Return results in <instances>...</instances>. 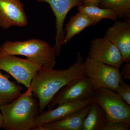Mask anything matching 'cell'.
<instances>
[{
	"label": "cell",
	"mask_w": 130,
	"mask_h": 130,
	"mask_svg": "<svg viewBox=\"0 0 130 130\" xmlns=\"http://www.w3.org/2000/svg\"><path fill=\"white\" fill-rule=\"evenodd\" d=\"M0 70V105L12 102L23 94V88L9 79Z\"/></svg>",
	"instance_id": "obj_15"
},
{
	"label": "cell",
	"mask_w": 130,
	"mask_h": 130,
	"mask_svg": "<svg viewBox=\"0 0 130 130\" xmlns=\"http://www.w3.org/2000/svg\"><path fill=\"white\" fill-rule=\"evenodd\" d=\"M88 56L119 68L124 63L118 48L104 37L96 38L91 41Z\"/></svg>",
	"instance_id": "obj_10"
},
{
	"label": "cell",
	"mask_w": 130,
	"mask_h": 130,
	"mask_svg": "<svg viewBox=\"0 0 130 130\" xmlns=\"http://www.w3.org/2000/svg\"><path fill=\"white\" fill-rule=\"evenodd\" d=\"M85 76L90 79L95 91L102 88L116 91L121 77L119 68L87 56L84 61Z\"/></svg>",
	"instance_id": "obj_4"
},
{
	"label": "cell",
	"mask_w": 130,
	"mask_h": 130,
	"mask_svg": "<svg viewBox=\"0 0 130 130\" xmlns=\"http://www.w3.org/2000/svg\"><path fill=\"white\" fill-rule=\"evenodd\" d=\"M38 2L48 3L55 17V42L53 47L56 56H59L64 36V22L70 10L84 3V0H38Z\"/></svg>",
	"instance_id": "obj_9"
},
{
	"label": "cell",
	"mask_w": 130,
	"mask_h": 130,
	"mask_svg": "<svg viewBox=\"0 0 130 130\" xmlns=\"http://www.w3.org/2000/svg\"><path fill=\"white\" fill-rule=\"evenodd\" d=\"M99 7L112 10L118 19H130V0H100Z\"/></svg>",
	"instance_id": "obj_18"
},
{
	"label": "cell",
	"mask_w": 130,
	"mask_h": 130,
	"mask_svg": "<svg viewBox=\"0 0 130 130\" xmlns=\"http://www.w3.org/2000/svg\"><path fill=\"white\" fill-rule=\"evenodd\" d=\"M95 90L88 77L72 80L59 91L48 106V109L65 103L75 102L87 100L94 96Z\"/></svg>",
	"instance_id": "obj_7"
},
{
	"label": "cell",
	"mask_w": 130,
	"mask_h": 130,
	"mask_svg": "<svg viewBox=\"0 0 130 130\" xmlns=\"http://www.w3.org/2000/svg\"><path fill=\"white\" fill-rule=\"evenodd\" d=\"M115 92L128 105L130 106V86L122 79L116 88Z\"/></svg>",
	"instance_id": "obj_19"
},
{
	"label": "cell",
	"mask_w": 130,
	"mask_h": 130,
	"mask_svg": "<svg viewBox=\"0 0 130 130\" xmlns=\"http://www.w3.org/2000/svg\"><path fill=\"white\" fill-rule=\"evenodd\" d=\"M100 0H84V3L85 4H92L99 6Z\"/></svg>",
	"instance_id": "obj_22"
},
{
	"label": "cell",
	"mask_w": 130,
	"mask_h": 130,
	"mask_svg": "<svg viewBox=\"0 0 130 130\" xmlns=\"http://www.w3.org/2000/svg\"><path fill=\"white\" fill-rule=\"evenodd\" d=\"M94 97L105 111L107 120L130 124V106L115 91L100 89L95 91Z\"/></svg>",
	"instance_id": "obj_5"
},
{
	"label": "cell",
	"mask_w": 130,
	"mask_h": 130,
	"mask_svg": "<svg viewBox=\"0 0 130 130\" xmlns=\"http://www.w3.org/2000/svg\"><path fill=\"white\" fill-rule=\"evenodd\" d=\"M90 105L76 113L59 121L45 124L36 130H82L84 120Z\"/></svg>",
	"instance_id": "obj_13"
},
{
	"label": "cell",
	"mask_w": 130,
	"mask_h": 130,
	"mask_svg": "<svg viewBox=\"0 0 130 130\" xmlns=\"http://www.w3.org/2000/svg\"><path fill=\"white\" fill-rule=\"evenodd\" d=\"M77 9L78 11L86 14L96 24L103 19H109L114 21L118 19L117 14L112 10L102 8L93 4L83 3L78 6Z\"/></svg>",
	"instance_id": "obj_17"
},
{
	"label": "cell",
	"mask_w": 130,
	"mask_h": 130,
	"mask_svg": "<svg viewBox=\"0 0 130 130\" xmlns=\"http://www.w3.org/2000/svg\"><path fill=\"white\" fill-rule=\"evenodd\" d=\"M84 60L77 52L76 60L65 69H40L35 74L30 87L32 95L39 100V112L43 111L61 89L76 78L85 76Z\"/></svg>",
	"instance_id": "obj_1"
},
{
	"label": "cell",
	"mask_w": 130,
	"mask_h": 130,
	"mask_svg": "<svg viewBox=\"0 0 130 130\" xmlns=\"http://www.w3.org/2000/svg\"><path fill=\"white\" fill-rule=\"evenodd\" d=\"M28 19L20 0H0V27L3 29L12 26L24 27Z\"/></svg>",
	"instance_id": "obj_11"
},
{
	"label": "cell",
	"mask_w": 130,
	"mask_h": 130,
	"mask_svg": "<svg viewBox=\"0 0 130 130\" xmlns=\"http://www.w3.org/2000/svg\"><path fill=\"white\" fill-rule=\"evenodd\" d=\"M107 120L106 115L99 104L93 102L90 104L88 112L84 120L83 130H101Z\"/></svg>",
	"instance_id": "obj_16"
},
{
	"label": "cell",
	"mask_w": 130,
	"mask_h": 130,
	"mask_svg": "<svg viewBox=\"0 0 130 130\" xmlns=\"http://www.w3.org/2000/svg\"><path fill=\"white\" fill-rule=\"evenodd\" d=\"M40 69L27 59L7 54L0 50V70L7 72L27 88L30 87L32 79Z\"/></svg>",
	"instance_id": "obj_6"
},
{
	"label": "cell",
	"mask_w": 130,
	"mask_h": 130,
	"mask_svg": "<svg viewBox=\"0 0 130 130\" xmlns=\"http://www.w3.org/2000/svg\"><path fill=\"white\" fill-rule=\"evenodd\" d=\"M118 49L124 62L130 61V19L116 21L107 29L104 37Z\"/></svg>",
	"instance_id": "obj_12"
},
{
	"label": "cell",
	"mask_w": 130,
	"mask_h": 130,
	"mask_svg": "<svg viewBox=\"0 0 130 130\" xmlns=\"http://www.w3.org/2000/svg\"><path fill=\"white\" fill-rule=\"evenodd\" d=\"M95 102L94 96L87 100L80 101L65 103L58 105L56 108L43 111L35 118L32 130L45 124L53 123L64 119L80 111L93 102Z\"/></svg>",
	"instance_id": "obj_8"
},
{
	"label": "cell",
	"mask_w": 130,
	"mask_h": 130,
	"mask_svg": "<svg viewBox=\"0 0 130 130\" xmlns=\"http://www.w3.org/2000/svg\"><path fill=\"white\" fill-rule=\"evenodd\" d=\"M3 124V119L2 114L0 111V130L2 129Z\"/></svg>",
	"instance_id": "obj_23"
},
{
	"label": "cell",
	"mask_w": 130,
	"mask_h": 130,
	"mask_svg": "<svg viewBox=\"0 0 130 130\" xmlns=\"http://www.w3.org/2000/svg\"><path fill=\"white\" fill-rule=\"evenodd\" d=\"M95 24V22L86 14L78 11L71 17L70 21L66 25L62 44L63 45L69 42L73 37L85 28Z\"/></svg>",
	"instance_id": "obj_14"
},
{
	"label": "cell",
	"mask_w": 130,
	"mask_h": 130,
	"mask_svg": "<svg viewBox=\"0 0 130 130\" xmlns=\"http://www.w3.org/2000/svg\"><path fill=\"white\" fill-rule=\"evenodd\" d=\"M130 124L107 120L101 130H129Z\"/></svg>",
	"instance_id": "obj_20"
},
{
	"label": "cell",
	"mask_w": 130,
	"mask_h": 130,
	"mask_svg": "<svg viewBox=\"0 0 130 130\" xmlns=\"http://www.w3.org/2000/svg\"><path fill=\"white\" fill-rule=\"evenodd\" d=\"M0 50L10 55H20L41 69L54 68L56 64V55L53 47L40 39L24 41H8L0 44Z\"/></svg>",
	"instance_id": "obj_3"
},
{
	"label": "cell",
	"mask_w": 130,
	"mask_h": 130,
	"mask_svg": "<svg viewBox=\"0 0 130 130\" xmlns=\"http://www.w3.org/2000/svg\"><path fill=\"white\" fill-rule=\"evenodd\" d=\"M121 77L123 79H130V63L126 62L123 66L120 72Z\"/></svg>",
	"instance_id": "obj_21"
},
{
	"label": "cell",
	"mask_w": 130,
	"mask_h": 130,
	"mask_svg": "<svg viewBox=\"0 0 130 130\" xmlns=\"http://www.w3.org/2000/svg\"><path fill=\"white\" fill-rule=\"evenodd\" d=\"M5 130H32L39 112V103L32 97L30 87L12 102L0 105Z\"/></svg>",
	"instance_id": "obj_2"
}]
</instances>
